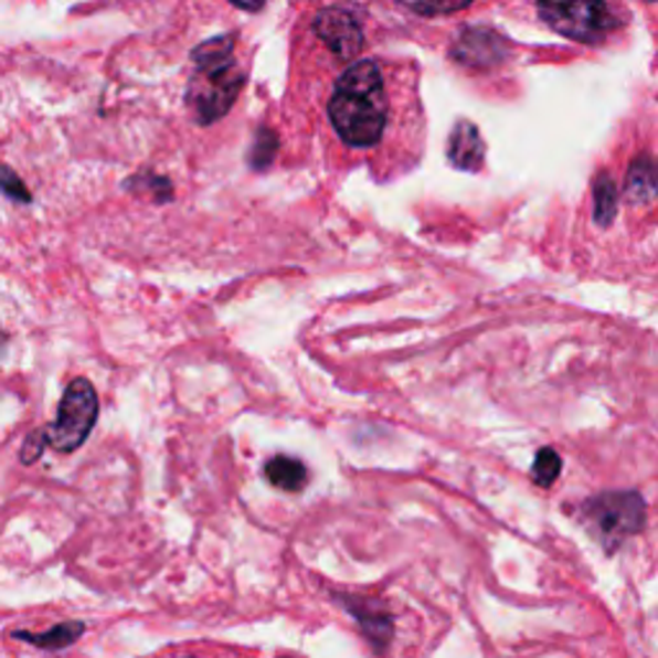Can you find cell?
Listing matches in <instances>:
<instances>
[{
	"label": "cell",
	"instance_id": "5",
	"mask_svg": "<svg viewBox=\"0 0 658 658\" xmlns=\"http://www.w3.org/2000/svg\"><path fill=\"white\" fill-rule=\"evenodd\" d=\"M586 520L609 548L636 535L646 524V501L636 491H607L584 505Z\"/></svg>",
	"mask_w": 658,
	"mask_h": 658
},
{
	"label": "cell",
	"instance_id": "11",
	"mask_svg": "<svg viewBox=\"0 0 658 658\" xmlns=\"http://www.w3.org/2000/svg\"><path fill=\"white\" fill-rule=\"evenodd\" d=\"M85 633V623L70 620L54 625L52 630L46 633H29V630H15L13 638L23 640V644H31L36 648H44V651H62V648H70Z\"/></svg>",
	"mask_w": 658,
	"mask_h": 658
},
{
	"label": "cell",
	"instance_id": "20",
	"mask_svg": "<svg viewBox=\"0 0 658 658\" xmlns=\"http://www.w3.org/2000/svg\"><path fill=\"white\" fill-rule=\"evenodd\" d=\"M188 658H199V656H188Z\"/></svg>",
	"mask_w": 658,
	"mask_h": 658
},
{
	"label": "cell",
	"instance_id": "4",
	"mask_svg": "<svg viewBox=\"0 0 658 658\" xmlns=\"http://www.w3.org/2000/svg\"><path fill=\"white\" fill-rule=\"evenodd\" d=\"M98 394L88 379H75L67 383L62 402L57 406V417L52 427H46L50 445L60 453H73L88 441L98 422Z\"/></svg>",
	"mask_w": 658,
	"mask_h": 658
},
{
	"label": "cell",
	"instance_id": "12",
	"mask_svg": "<svg viewBox=\"0 0 658 658\" xmlns=\"http://www.w3.org/2000/svg\"><path fill=\"white\" fill-rule=\"evenodd\" d=\"M265 479L284 491H301L309 481V471L301 460L291 456H276L265 464Z\"/></svg>",
	"mask_w": 658,
	"mask_h": 658
},
{
	"label": "cell",
	"instance_id": "7",
	"mask_svg": "<svg viewBox=\"0 0 658 658\" xmlns=\"http://www.w3.org/2000/svg\"><path fill=\"white\" fill-rule=\"evenodd\" d=\"M509 54V44L497 31L471 26L464 29L453 44V57L466 67H494L501 65Z\"/></svg>",
	"mask_w": 658,
	"mask_h": 658
},
{
	"label": "cell",
	"instance_id": "14",
	"mask_svg": "<svg viewBox=\"0 0 658 658\" xmlns=\"http://www.w3.org/2000/svg\"><path fill=\"white\" fill-rule=\"evenodd\" d=\"M561 474V456L553 448L538 450L535 464H532V479H535L538 487H551V484L559 479Z\"/></svg>",
	"mask_w": 658,
	"mask_h": 658
},
{
	"label": "cell",
	"instance_id": "13",
	"mask_svg": "<svg viewBox=\"0 0 658 658\" xmlns=\"http://www.w3.org/2000/svg\"><path fill=\"white\" fill-rule=\"evenodd\" d=\"M617 214V185L607 172L594 180V219L599 226H609Z\"/></svg>",
	"mask_w": 658,
	"mask_h": 658
},
{
	"label": "cell",
	"instance_id": "15",
	"mask_svg": "<svg viewBox=\"0 0 658 658\" xmlns=\"http://www.w3.org/2000/svg\"><path fill=\"white\" fill-rule=\"evenodd\" d=\"M276 152H278L276 135H273L270 129H261L255 135L253 150H250V164H253L255 170H265L273 162V158H276Z\"/></svg>",
	"mask_w": 658,
	"mask_h": 658
},
{
	"label": "cell",
	"instance_id": "8",
	"mask_svg": "<svg viewBox=\"0 0 658 658\" xmlns=\"http://www.w3.org/2000/svg\"><path fill=\"white\" fill-rule=\"evenodd\" d=\"M340 602L344 605V609L355 617L360 630L365 633L368 640L379 648H386L391 636H394V625H391V617L386 615V609H383L379 602H371L365 597H350V594H340Z\"/></svg>",
	"mask_w": 658,
	"mask_h": 658
},
{
	"label": "cell",
	"instance_id": "1",
	"mask_svg": "<svg viewBox=\"0 0 658 658\" xmlns=\"http://www.w3.org/2000/svg\"><path fill=\"white\" fill-rule=\"evenodd\" d=\"M329 119L344 145L368 150L381 142L389 124V96L373 60H360L344 70L329 98Z\"/></svg>",
	"mask_w": 658,
	"mask_h": 658
},
{
	"label": "cell",
	"instance_id": "17",
	"mask_svg": "<svg viewBox=\"0 0 658 658\" xmlns=\"http://www.w3.org/2000/svg\"><path fill=\"white\" fill-rule=\"evenodd\" d=\"M0 191H3L11 201H19V203L31 201V193H29V188L23 185V180L3 162H0Z\"/></svg>",
	"mask_w": 658,
	"mask_h": 658
},
{
	"label": "cell",
	"instance_id": "16",
	"mask_svg": "<svg viewBox=\"0 0 658 658\" xmlns=\"http://www.w3.org/2000/svg\"><path fill=\"white\" fill-rule=\"evenodd\" d=\"M406 8H412L414 13L422 15H443V13H456L460 8L471 6L474 0H402Z\"/></svg>",
	"mask_w": 658,
	"mask_h": 658
},
{
	"label": "cell",
	"instance_id": "6",
	"mask_svg": "<svg viewBox=\"0 0 658 658\" xmlns=\"http://www.w3.org/2000/svg\"><path fill=\"white\" fill-rule=\"evenodd\" d=\"M315 31L340 60H355L360 46H363V29H360L355 15L344 11V8L319 11L315 19Z\"/></svg>",
	"mask_w": 658,
	"mask_h": 658
},
{
	"label": "cell",
	"instance_id": "9",
	"mask_svg": "<svg viewBox=\"0 0 658 658\" xmlns=\"http://www.w3.org/2000/svg\"><path fill=\"white\" fill-rule=\"evenodd\" d=\"M448 158L460 170H479L484 164V142L471 121H458L448 139Z\"/></svg>",
	"mask_w": 658,
	"mask_h": 658
},
{
	"label": "cell",
	"instance_id": "10",
	"mask_svg": "<svg viewBox=\"0 0 658 658\" xmlns=\"http://www.w3.org/2000/svg\"><path fill=\"white\" fill-rule=\"evenodd\" d=\"M625 199L633 206H644L658 199V162L654 158H636L625 176Z\"/></svg>",
	"mask_w": 658,
	"mask_h": 658
},
{
	"label": "cell",
	"instance_id": "2",
	"mask_svg": "<svg viewBox=\"0 0 658 658\" xmlns=\"http://www.w3.org/2000/svg\"><path fill=\"white\" fill-rule=\"evenodd\" d=\"M195 73L188 85L185 100L191 104L199 124H214L237 100L245 73L234 60V36H214L191 52Z\"/></svg>",
	"mask_w": 658,
	"mask_h": 658
},
{
	"label": "cell",
	"instance_id": "19",
	"mask_svg": "<svg viewBox=\"0 0 658 658\" xmlns=\"http://www.w3.org/2000/svg\"><path fill=\"white\" fill-rule=\"evenodd\" d=\"M232 6H237V8H242V11H250V13H255V11H261V8L265 6V0H230Z\"/></svg>",
	"mask_w": 658,
	"mask_h": 658
},
{
	"label": "cell",
	"instance_id": "3",
	"mask_svg": "<svg viewBox=\"0 0 658 658\" xmlns=\"http://www.w3.org/2000/svg\"><path fill=\"white\" fill-rule=\"evenodd\" d=\"M538 13L555 34L597 44L620 29V15L605 0H538Z\"/></svg>",
	"mask_w": 658,
	"mask_h": 658
},
{
	"label": "cell",
	"instance_id": "18",
	"mask_svg": "<svg viewBox=\"0 0 658 658\" xmlns=\"http://www.w3.org/2000/svg\"><path fill=\"white\" fill-rule=\"evenodd\" d=\"M46 445H50V437H46V429H34V433H29L26 443L21 445V464L23 466H34L39 458H42V453L46 450Z\"/></svg>",
	"mask_w": 658,
	"mask_h": 658
}]
</instances>
